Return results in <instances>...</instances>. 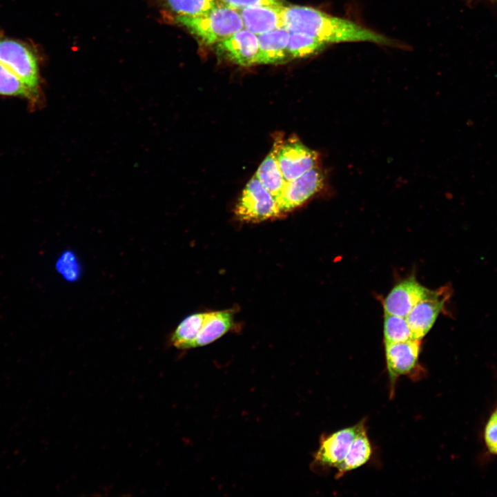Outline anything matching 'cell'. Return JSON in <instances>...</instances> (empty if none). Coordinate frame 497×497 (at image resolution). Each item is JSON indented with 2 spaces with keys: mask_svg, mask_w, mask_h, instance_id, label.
Instances as JSON below:
<instances>
[{
  "mask_svg": "<svg viewBox=\"0 0 497 497\" xmlns=\"http://www.w3.org/2000/svg\"><path fill=\"white\" fill-rule=\"evenodd\" d=\"M282 23L290 32L306 34L328 46L355 41L394 44L390 39L355 21L304 6H285L282 9Z\"/></svg>",
  "mask_w": 497,
  "mask_h": 497,
  "instance_id": "6da1fadb",
  "label": "cell"
},
{
  "mask_svg": "<svg viewBox=\"0 0 497 497\" xmlns=\"http://www.w3.org/2000/svg\"><path fill=\"white\" fill-rule=\"evenodd\" d=\"M176 20L205 45L217 44L244 28L239 11L222 3L200 16Z\"/></svg>",
  "mask_w": 497,
  "mask_h": 497,
  "instance_id": "7a4b0ae2",
  "label": "cell"
},
{
  "mask_svg": "<svg viewBox=\"0 0 497 497\" xmlns=\"http://www.w3.org/2000/svg\"><path fill=\"white\" fill-rule=\"evenodd\" d=\"M235 213L240 220L247 222H260L282 214L275 197L255 175L244 187Z\"/></svg>",
  "mask_w": 497,
  "mask_h": 497,
  "instance_id": "3957f363",
  "label": "cell"
},
{
  "mask_svg": "<svg viewBox=\"0 0 497 497\" xmlns=\"http://www.w3.org/2000/svg\"><path fill=\"white\" fill-rule=\"evenodd\" d=\"M451 293L452 289L447 285L436 290L429 289L412 308L406 320L414 338L421 340L429 331Z\"/></svg>",
  "mask_w": 497,
  "mask_h": 497,
  "instance_id": "277c9868",
  "label": "cell"
},
{
  "mask_svg": "<svg viewBox=\"0 0 497 497\" xmlns=\"http://www.w3.org/2000/svg\"><path fill=\"white\" fill-rule=\"evenodd\" d=\"M0 61L39 93L37 61L25 44L10 39H0Z\"/></svg>",
  "mask_w": 497,
  "mask_h": 497,
  "instance_id": "5b68a950",
  "label": "cell"
},
{
  "mask_svg": "<svg viewBox=\"0 0 497 497\" xmlns=\"http://www.w3.org/2000/svg\"><path fill=\"white\" fill-rule=\"evenodd\" d=\"M276 157L286 182L293 180L318 166L319 154L298 139L276 142Z\"/></svg>",
  "mask_w": 497,
  "mask_h": 497,
  "instance_id": "8992f818",
  "label": "cell"
},
{
  "mask_svg": "<svg viewBox=\"0 0 497 497\" xmlns=\"http://www.w3.org/2000/svg\"><path fill=\"white\" fill-rule=\"evenodd\" d=\"M324 184V175L318 166L287 182L276 199L280 212H289L302 205L320 192Z\"/></svg>",
  "mask_w": 497,
  "mask_h": 497,
  "instance_id": "52a82bcc",
  "label": "cell"
},
{
  "mask_svg": "<svg viewBox=\"0 0 497 497\" xmlns=\"http://www.w3.org/2000/svg\"><path fill=\"white\" fill-rule=\"evenodd\" d=\"M420 344L421 340L416 338L385 344L386 364L391 391L400 376L408 375L416 367Z\"/></svg>",
  "mask_w": 497,
  "mask_h": 497,
  "instance_id": "ba28073f",
  "label": "cell"
},
{
  "mask_svg": "<svg viewBox=\"0 0 497 497\" xmlns=\"http://www.w3.org/2000/svg\"><path fill=\"white\" fill-rule=\"evenodd\" d=\"M364 420L322 437L314 461L324 467H335L344 459L355 436L364 425Z\"/></svg>",
  "mask_w": 497,
  "mask_h": 497,
  "instance_id": "9c48e42d",
  "label": "cell"
},
{
  "mask_svg": "<svg viewBox=\"0 0 497 497\" xmlns=\"http://www.w3.org/2000/svg\"><path fill=\"white\" fill-rule=\"evenodd\" d=\"M218 56L240 66L257 64L258 53L257 35L242 29L216 44Z\"/></svg>",
  "mask_w": 497,
  "mask_h": 497,
  "instance_id": "30bf717a",
  "label": "cell"
},
{
  "mask_svg": "<svg viewBox=\"0 0 497 497\" xmlns=\"http://www.w3.org/2000/svg\"><path fill=\"white\" fill-rule=\"evenodd\" d=\"M428 291L413 277L400 282L392 288L384 300V313L406 318Z\"/></svg>",
  "mask_w": 497,
  "mask_h": 497,
  "instance_id": "8fae6325",
  "label": "cell"
},
{
  "mask_svg": "<svg viewBox=\"0 0 497 497\" xmlns=\"http://www.w3.org/2000/svg\"><path fill=\"white\" fill-rule=\"evenodd\" d=\"M289 35L290 32L284 27L257 35V64H280L287 61Z\"/></svg>",
  "mask_w": 497,
  "mask_h": 497,
  "instance_id": "7c38bea8",
  "label": "cell"
},
{
  "mask_svg": "<svg viewBox=\"0 0 497 497\" xmlns=\"http://www.w3.org/2000/svg\"><path fill=\"white\" fill-rule=\"evenodd\" d=\"M284 7L260 6L248 7L238 11L245 29L259 35L283 27L282 9Z\"/></svg>",
  "mask_w": 497,
  "mask_h": 497,
  "instance_id": "4fadbf2b",
  "label": "cell"
},
{
  "mask_svg": "<svg viewBox=\"0 0 497 497\" xmlns=\"http://www.w3.org/2000/svg\"><path fill=\"white\" fill-rule=\"evenodd\" d=\"M371 454V442L364 425L353 439L344 459L337 467L336 477H342L344 474L364 465L370 459Z\"/></svg>",
  "mask_w": 497,
  "mask_h": 497,
  "instance_id": "5bb4252c",
  "label": "cell"
},
{
  "mask_svg": "<svg viewBox=\"0 0 497 497\" xmlns=\"http://www.w3.org/2000/svg\"><path fill=\"white\" fill-rule=\"evenodd\" d=\"M233 315L228 311L208 313L204 323L193 344V348L208 344L231 329Z\"/></svg>",
  "mask_w": 497,
  "mask_h": 497,
  "instance_id": "9a60e30c",
  "label": "cell"
},
{
  "mask_svg": "<svg viewBox=\"0 0 497 497\" xmlns=\"http://www.w3.org/2000/svg\"><path fill=\"white\" fill-rule=\"evenodd\" d=\"M276 152L277 144L275 142L272 150L261 163L255 175L262 186L275 199L280 195L287 182L280 168Z\"/></svg>",
  "mask_w": 497,
  "mask_h": 497,
  "instance_id": "2e32d148",
  "label": "cell"
},
{
  "mask_svg": "<svg viewBox=\"0 0 497 497\" xmlns=\"http://www.w3.org/2000/svg\"><path fill=\"white\" fill-rule=\"evenodd\" d=\"M207 315L208 313H198L183 320L171 335L172 344L180 349L193 348Z\"/></svg>",
  "mask_w": 497,
  "mask_h": 497,
  "instance_id": "e0dca14e",
  "label": "cell"
},
{
  "mask_svg": "<svg viewBox=\"0 0 497 497\" xmlns=\"http://www.w3.org/2000/svg\"><path fill=\"white\" fill-rule=\"evenodd\" d=\"M328 45L309 35L290 32L287 51L289 59L306 58L320 53Z\"/></svg>",
  "mask_w": 497,
  "mask_h": 497,
  "instance_id": "ac0fdd59",
  "label": "cell"
},
{
  "mask_svg": "<svg viewBox=\"0 0 497 497\" xmlns=\"http://www.w3.org/2000/svg\"><path fill=\"white\" fill-rule=\"evenodd\" d=\"M0 95L35 99L38 93L0 61Z\"/></svg>",
  "mask_w": 497,
  "mask_h": 497,
  "instance_id": "d6986e66",
  "label": "cell"
},
{
  "mask_svg": "<svg viewBox=\"0 0 497 497\" xmlns=\"http://www.w3.org/2000/svg\"><path fill=\"white\" fill-rule=\"evenodd\" d=\"M383 331L385 344L414 338L406 318L396 315L384 313Z\"/></svg>",
  "mask_w": 497,
  "mask_h": 497,
  "instance_id": "ffe728a7",
  "label": "cell"
},
{
  "mask_svg": "<svg viewBox=\"0 0 497 497\" xmlns=\"http://www.w3.org/2000/svg\"><path fill=\"white\" fill-rule=\"evenodd\" d=\"M169 8L178 16L197 17L217 6L220 0H166Z\"/></svg>",
  "mask_w": 497,
  "mask_h": 497,
  "instance_id": "44dd1931",
  "label": "cell"
},
{
  "mask_svg": "<svg viewBox=\"0 0 497 497\" xmlns=\"http://www.w3.org/2000/svg\"><path fill=\"white\" fill-rule=\"evenodd\" d=\"M222 3L237 10L260 6H285L284 0H220Z\"/></svg>",
  "mask_w": 497,
  "mask_h": 497,
  "instance_id": "7402d4cb",
  "label": "cell"
},
{
  "mask_svg": "<svg viewBox=\"0 0 497 497\" xmlns=\"http://www.w3.org/2000/svg\"><path fill=\"white\" fill-rule=\"evenodd\" d=\"M485 440L489 452L497 455V408L486 425Z\"/></svg>",
  "mask_w": 497,
  "mask_h": 497,
  "instance_id": "603a6c76",
  "label": "cell"
}]
</instances>
